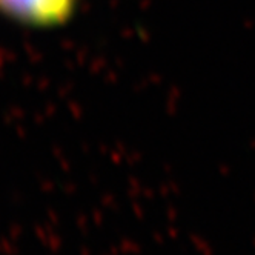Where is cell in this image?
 Returning <instances> with one entry per match:
<instances>
[{"instance_id": "6da1fadb", "label": "cell", "mask_w": 255, "mask_h": 255, "mask_svg": "<svg viewBox=\"0 0 255 255\" xmlns=\"http://www.w3.org/2000/svg\"><path fill=\"white\" fill-rule=\"evenodd\" d=\"M77 0H0L12 19L32 26L60 25L72 15Z\"/></svg>"}]
</instances>
